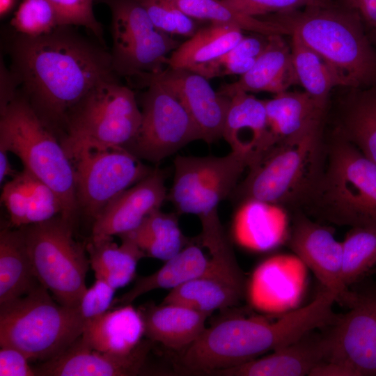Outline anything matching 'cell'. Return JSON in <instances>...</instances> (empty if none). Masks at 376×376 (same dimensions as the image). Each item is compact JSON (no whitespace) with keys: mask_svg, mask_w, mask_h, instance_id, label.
<instances>
[{"mask_svg":"<svg viewBox=\"0 0 376 376\" xmlns=\"http://www.w3.org/2000/svg\"><path fill=\"white\" fill-rule=\"evenodd\" d=\"M61 214L21 228L35 276L60 304L79 307L90 265L86 246Z\"/></svg>","mask_w":376,"mask_h":376,"instance_id":"8","label":"cell"},{"mask_svg":"<svg viewBox=\"0 0 376 376\" xmlns=\"http://www.w3.org/2000/svg\"><path fill=\"white\" fill-rule=\"evenodd\" d=\"M146 80L161 84L175 95L196 125L203 141L210 144L222 138L230 97L215 91L208 79L188 69L167 66L130 81L136 86Z\"/></svg>","mask_w":376,"mask_h":376,"instance_id":"15","label":"cell"},{"mask_svg":"<svg viewBox=\"0 0 376 376\" xmlns=\"http://www.w3.org/2000/svg\"><path fill=\"white\" fill-rule=\"evenodd\" d=\"M139 311L143 320L144 336L178 352L201 336L211 315L175 304H148Z\"/></svg>","mask_w":376,"mask_h":376,"instance_id":"24","label":"cell"},{"mask_svg":"<svg viewBox=\"0 0 376 376\" xmlns=\"http://www.w3.org/2000/svg\"><path fill=\"white\" fill-rule=\"evenodd\" d=\"M168 198L164 175L159 169L114 198L93 220L91 238L121 235L137 228Z\"/></svg>","mask_w":376,"mask_h":376,"instance_id":"19","label":"cell"},{"mask_svg":"<svg viewBox=\"0 0 376 376\" xmlns=\"http://www.w3.org/2000/svg\"><path fill=\"white\" fill-rule=\"evenodd\" d=\"M371 37L373 39V40L376 42V31H374L372 32Z\"/></svg>","mask_w":376,"mask_h":376,"instance_id":"47","label":"cell"},{"mask_svg":"<svg viewBox=\"0 0 376 376\" xmlns=\"http://www.w3.org/2000/svg\"><path fill=\"white\" fill-rule=\"evenodd\" d=\"M258 17L298 37L339 73L345 86H376V51L353 10L334 3Z\"/></svg>","mask_w":376,"mask_h":376,"instance_id":"3","label":"cell"},{"mask_svg":"<svg viewBox=\"0 0 376 376\" xmlns=\"http://www.w3.org/2000/svg\"><path fill=\"white\" fill-rule=\"evenodd\" d=\"M243 31L230 25L210 24L198 29L168 56L166 65L190 70L213 61L234 47L243 38Z\"/></svg>","mask_w":376,"mask_h":376,"instance_id":"30","label":"cell"},{"mask_svg":"<svg viewBox=\"0 0 376 376\" xmlns=\"http://www.w3.org/2000/svg\"><path fill=\"white\" fill-rule=\"evenodd\" d=\"M8 152L3 148H0V181L3 182L8 176L13 177L16 172L12 167L9 161Z\"/></svg>","mask_w":376,"mask_h":376,"instance_id":"45","label":"cell"},{"mask_svg":"<svg viewBox=\"0 0 376 376\" xmlns=\"http://www.w3.org/2000/svg\"><path fill=\"white\" fill-rule=\"evenodd\" d=\"M228 97L230 104L222 138L231 151L247 157L250 166L276 145L268 126L265 102L242 91H235Z\"/></svg>","mask_w":376,"mask_h":376,"instance_id":"21","label":"cell"},{"mask_svg":"<svg viewBox=\"0 0 376 376\" xmlns=\"http://www.w3.org/2000/svg\"><path fill=\"white\" fill-rule=\"evenodd\" d=\"M69 26L38 36L16 32L8 47L16 91L52 130L63 129L68 113L94 86L117 78L111 53Z\"/></svg>","mask_w":376,"mask_h":376,"instance_id":"1","label":"cell"},{"mask_svg":"<svg viewBox=\"0 0 376 376\" xmlns=\"http://www.w3.org/2000/svg\"><path fill=\"white\" fill-rule=\"evenodd\" d=\"M335 302L334 294L323 288L308 304L275 322L240 317L219 321L179 352L177 363L185 372L205 375L244 363L333 324L340 315L333 311Z\"/></svg>","mask_w":376,"mask_h":376,"instance_id":"2","label":"cell"},{"mask_svg":"<svg viewBox=\"0 0 376 376\" xmlns=\"http://www.w3.org/2000/svg\"><path fill=\"white\" fill-rule=\"evenodd\" d=\"M154 342L146 338L130 353L95 350L77 338L57 357L33 367L36 376H133L142 372Z\"/></svg>","mask_w":376,"mask_h":376,"instance_id":"18","label":"cell"},{"mask_svg":"<svg viewBox=\"0 0 376 376\" xmlns=\"http://www.w3.org/2000/svg\"><path fill=\"white\" fill-rule=\"evenodd\" d=\"M264 102L268 126L276 144L320 129L324 110L305 91H287Z\"/></svg>","mask_w":376,"mask_h":376,"instance_id":"26","label":"cell"},{"mask_svg":"<svg viewBox=\"0 0 376 376\" xmlns=\"http://www.w3.org/2000/svg\"><path fill=\"white\" fill-rule=\"evenodd\" d=\"M342 246V277L349 288L376 267V228L352 227Z\"/></svg>","mask_w":376,"mask_h":376,"instance_id":"36","label":"cell"},{"mask_svg":"<svg viewBox=\"0 0 376 376\" xmlns=\"http://www.w3.org/2000/svg\"><path fill=\"white\" fill-rule=\"evenodd\" d=\"M232 9L252 17L314 6H329L331 0H221Z\"/></svg>","mask_w":376,"mask_h":376,"instance_id":"41","label":"cell"},{"mask_svg":"<svg viewBox=\"0 0 376 376\" xmlns=\"http://www.w3.org/2000/svg\"><path fill=\"white\" fill-rule=\"evenodd\" d=\"M54 7L60 26H81L89 29L105 45L102 25L95 17L94 0H49Z\"/></svg>","mask_w":376,"mask_h":376,"instance_id":"40","label":"cell"},{"mask_svg":"<svg viewBox=\"0 0 376 376\" xmlns=\"http://www.w3.org/2000/svg\"><path fill=\"white\" fill-rule=\"evenodd\" d=\"M29 359L20 350L8 346L1 347V376H36Z\"/></svg>","mask_w":376,"mask_h":376,"instance_id":"43","label":"cell"},{"mask_svg":"<svg viewBox=\"0 0 376 376\" xmlns=\"http://www.w3.org/2000/svg\"><path fill=\"white\" fill-rule=\"evenodd\" d=\"M267 35L254 33L244 38L231 49L219 58L195 66L190 70L210 79L239 75L249 71L268 43Z\"/></svg>","mask_w":376,"mask_h":376,"instance_id":"37","label":"cell"},{"mask_svg":"<svg viewBox=\"0 0 376 376\" xmlns=\"http://www.w3.org/2000/svg\"><path fill=\"white\" fill-rule=\"evenodd\" d=\"M285 217L281 205L255 199L243 201L234 218L235 238L246 246L268 247L280 237Z\"/></svg>","mask_w":376,"mask_h":376,"instance_id":"31","label":"cell"},{"mask_svg":"<svg viewBox=\"0 0 376 376\" xmlns=\"http://www.w3.org/2000/svg\"><path fill=\"white\" fill-rule=\"evenodd\" d=\"M329 351L327 360L348 376L376 375V290L357 292L350 311L325 328Z\"/></svg>","mask_w":376,"mask_h":376,"instance_id":"14","label":"cell"},{"mask_svg":"<svg viewBox=\"0 0 376 376\" xmlns=\"http://www.w3.org/2000/svg\"><path fill=\"white\" fill-rule=\"evenodd\" d=\"M155 27L169 35L191 37L198 30L194 19L168 0H139Z\"/></svg>","mask_w":376,"mask_h":376,"instance_id":"39","label":"cell"},{"mask_svg":"<svg viewBox=\"0 0 376 376\" xmlns=\"http://www.w3.org/2000/svg\"><path fill=\"white\" fill-rule=\"evenodd\" d=\"M324 220L350 227L376 228V164L339 134L328 164L303 198Z\"/></svg>","mask_w":376,"mask_h":376,"instance_id":"5","label":"cell"},{"mask_svg":"<svg viewBox=\"0 0 376 376\" xmlns=\"http://www.w3.org/2000/svg\"><path fill=\"white\" fill-rule=\"evenodd\" d=\"M84 324L79 307L54 301L40 283L25 295L0 304V345L44 362L68 348L81 336Z\"/></svg>","mask_w":376,"mask_h":376,"instance_id":"6","label":"cell"},{"mask_svg":"<svg viewBox=\"0 0 376 376\" xmlns=\"http://www.w3.org/2000/svg\"><path fill=\"white\" fill-rule=\"evenodd\" d=\"M169 199L180 213L198 217L217 210L232 196L249 159L231 151L226 155L204 157L177 155Z\"/></svg>","mask_w":376,"mask_h":376,"instance_id":"11","label":"cell"},{"mask_svg":"<svg viewBox=\"0 0 376 376\" xmlns=\"http://www.w3.org/2000/svg\"><path fill=\"white\" fill-rule=\"evenodd\" d=\"M375 273H376V268L375 269Z\"/></svg>","mask_w":376,"mask_h":376,"instance_id":"48","label":"cell"},{"mask_svg":"<svg viewBox=\"0 0 376 376\" xmlns=\"http://www.w3.org/2000/svg\"><path fill=\"white\" fill-rule=\"evenodd\" d=\"M0 148L15 154L24 169L47 184L73 222L79 210L73 164L53 130L16 90L1 96Z\"/></svg>","mask_w":376,"mask_h":376,"instance_id":"4","label":"cell"},{"mask_svg":"<svg viewBox=\"0 0 376 376\" xmlns=\"http://www.w3.org/2000/svg\"><path fill=\"white\" fill-rule=\"evenodd\" d=\"M111 11L112 65L117 75L131 79L157 72L180 42L157 29L139 0H95Z\"/></svg>","mask_w":376,"mask_h":376,"instance_id":"10","label":"cell"},{"mask_svg":"<svg viewBox=\"0 0 376 376\" xmlns=\"http://www.w3.org/2000/svg\"><path fill=\"white\" fill-rule=\"evenodd\" d=\"M70 160L78 209L93 220L122 191L152 172L123 147L86 148Z\"/></svg>","mask_w":376,"mask_h":376,"instance_id":"12","label":"cell"},{"mask_svg":"<svg viewBox=\"0 0 376 376\" xmlns=\"http://www.w3.org/2000/svg\"><path fill=\"white\" fill-rule=\"evenodd\" d=\"M345 6L355 11L363 22L376 31V0H343Z\"/></svg>","mask_w":376,"mask_h":376,"instance_id":"44","label":"cell"},{"mask_svg":"<svg viewBox=\"0 0 376 376\" xmlns=\"http://www.w3.org/2000/svg\"><path fill=\"white\" fill-rule=\"evenodd\" d=\"M10 24L16 32L29 36L49 33L60 26L56 11L49 0H23Z\"/></svg>","mask_w":376,"mask_h":376,"instance_id":"38","label":"cell"},{"mask_svg":"<svg viewBox=\"0 0 376 376\" xmlns=\"http://www.w3.org/2000/svg\"><path fill=\"white\" fill-rule=\"evenodd\" d=\"M141 96L142 118L139 132L126 148L139 159L157 163L196 140L201 134L180 101L161 84L146 80Z\"/></svg>","mask_w":376,"mask_h":376,"instance_id":"13","label":"cell"},{"mask_svg":"<svg viewBox=\"0 0 376 376\" xmlns=\"http://www.w3.org/2000/svg\"><path fill=\"white\" fill-rule=\"evenodd\" d=\"M284 35L272 34L252 68L235 82L221 86L218 91L228 96L235 91L268 92L275 95L298 84L292 61L291 46Z\"/></svg>","mask_w":376,"mask_h":376,"instance_id":"23","label":"cell"},{"mask_svg":"<svg viewBox=\"0 0 376 376\" xmlns=\"http://www.w3.org/2000/svg\"><path fill=\"white\" fill-rule=\"evenodd\" d=\"M112 237L91 238L86 249L95 278L116 290L132 280L139 261L146 256L132 241L120 238L121 244L118 245Z\"/></svg>","mask_w":376,"mask_h":376,"instance_id":"28","label":"cell"},{"mask_svg":"<svg viewBox=\"0 0 376 376\" xmlns=\"http://www.w3.org/2000/svg\"><path fill=\"white\" fill-rule=\"evenodd\" d=\"M120 306L85 322L81 338L88 346L102 352L126 354L141 343L145 329L140 312L131 304Z\"/></svg>","mask_w":376,"mask_h":376,"instance_id":"25","label":"cell"},{"mask_svg":"<svg viewBox=\"0 0 376 376\" xmlns=\"http://www.w3.org/2000/svg\"><path fill=\"white\" fill-rule=\"evenodd\" d=\"M291 38L292 61L298 84L324 110L331 89L345 86V81L332 66L298 37Z\"/></svg>","mask_w":376,"mask_h":376,"instance_id":"33","label":"cell"},{"mask_svg":"<svg viewBox=\"0 0 376 376\" xmlns=\"http://www.w3.org/2000/svg\"><path fill=\"white\" fill-rule=\"evenodd\" d=\"M329 351V340L322 333L311 331L296 341L274 350L270 354L244 363L214 371L210 375L225 376H304L310 375L325 361Z\"/></svg>","mask_w":376,"mask_h":376,"instance_id":"20","label":"cell"},{"mask_svg":"<svg viewBox=\"0 0 376 376\" xmlns=\"http://www.w3.org/2000/svg\"><path fill=\"white\" fill-rule=\"evenodd\" d=\"M15 0H0L1 16L6 15L13 7Z\"/></svg>","mask_w":376,"mask_h":376,"instance_id":"46","label":"cell"},{"mask_svg":"<svg viewBox=\"0 0 376 376\" xmlns=\"http://www.w3.org/2000/svg\"><path fill=\"white\" fill-rule=\"evenodd\" d=\"M245 290V277L234 253L214 255L201 275L171 290L162 304H180L211 314L237 304Z\"/></svg>","mask_w":376,"mask_h":376,"instance_id":"17","label":"cell"},{"mask_svg":"<svg viewBox=\"0 0 376 376\" xmlns=\"http://www.w3.org/2000/svg\"><path fill=\"white\" fill-rule=\"evenodd\" d=\"M119 237L132 241L146 256L164 261L178 253L185 244L175 214L160 209L146 217L137 228Z\"/></svg>","mask_w":376,"mask_h":376,"instance_id":"32","label":"cell"},{"mask_svg":"<svg viewBox=\"0 0 376 376\" xmlns=\"http://www.w3.org/2000/svg\"><path fill=\"white\" fill-rule=\"evenodd\" d=\"M187 15L194 19L208 21L210 24L230 25L267 36H286L279 25L258 17L240 13L224 4L221 0H168Z\"/></svg>","mask_w":376,"mask_h":376,"instance_id":"35","label":"cell"},{"mask_svg":"<svg viewBox=\"0 0 376 376\" xmlns=\"http://www.w3.org/2000/svg\"><path fill=\"white\" fill-rule=\"evenodd\" d=\"M339 134L376 164V91H361L349 100Z\"/></svg>","mask_w":376,"mask_h":376,"instance_id":"34","label":"cell"},{"mask_svg":"<svg viewBox=\"0 0 376 376\" xmlns=\"http://www.w3.org/2000/svg\"><path fill=\"white\" fill-rule=\"evenodd\" d=\"M210 259L197 246L189 245L165 261L157 271L136 279L132 288L116 302L120 306L131 304L136 298L157 289H169L201 275L207 268Z\"/></svg>","mask_w":376,"mask_h":376,"instance_id":"29","label":"cell"},{"mask_svg":"<svg viewBox=\"0 0 376 376\" xmlns=\"http://www.w3.org/2000/svg\"><path fill=\"white\" fill-rule=\"evenodd\" d=\"M319 139L317 130L274 145L247 168L233 194L279 205L303 198L319 173Z\"/></svg>","mask_w":376,"mask_h":376,"instance_id":"9","label":"cell"},{"mask_svg":"<svg viewBox=\"0 0 376 376\" xmlns=\"http://www.w3.org/2000/svg\"><path fill=\"white\" fill-rule=\"evenodd\" d=\"M1 201L13 228L44 222L63 212L61 202L56 193L25 169L4 184Z\"/></svg>","mask_w":376,"mask_h":376,"instance_id":"22","label":"cell"},{"mask_svg":"<svg viewBox=\"0 0 376 376\" xmlns=\"http://www.w3.org/2000/svg\"><path fill=\"white\" fill-rule=\"evenodd\" d=\"M38 284L21 228H2L0 233V304L25 295Z\"/></svg>","mask_w":376,"mask_h":376,"instance_id":"27","label":"cell"},{"mask_svg":"<svg viewBox=\"0 0 376 376\" xmlns=\"http://www.w3.org/2000/svg\"><path fill=\"white\" fill-rule=\"evenodd\" d=\"M142 114L134 93L118 79L94 86L68 113L61 143L70 157L89 147H123L135 139Z\"/></svg>","mask_w":376,"mask_h":376,"instance_id":"7","label":"cell"},{"mask_svg":"<svg viewBox=\"0 0 376 376\" xmlns=\"http://www.w3.org/2000/svg\"><path fill=\"white\" fill-rule=\"evenodd\" d=\"M116 289L102 279H96L84 292L79 305L86 321L96 318L109 310L113 302Z\"/></svg>","mask_w":376,"mask_h":376,"instance_id":"42","label":"cell"},{"mask_svg":"<svg viewBox=\"0 0 376 376\" xmlns=\"http://www.w3.org/2000/svg\"><path fill=\"white\" fill-rule=\"evenodd\" d=\"M288 245L313 272L323 288L332 292L336 302L350 308L357 298L343 281V246L328 227L301 214L292 221Z\"/></svg>","mask_w":376,"mask_h":376,"instance_id":"16","label":"cell"}]
</instances>
